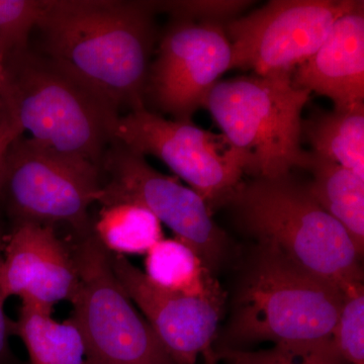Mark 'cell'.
Returning <instances> with one entry per match:
<instances>
[{"label": "cell", "instance_id": "obj_1", "mask_svg": "<svg viewBox=\"0 0 364 364\" xmlns=\"http://www.w3.org/2000/svg\"><path fill=\"white\" fill-rule=\"evenodd\" d=\"M157 13L154 1L48 0L43 55L117 111L145 107Z\"/></svg>", "mask_w": 364, "mask_h": 364}, {"label": "cell", "instance_id": "obj_2", "mask_svg": "<svg viewBox=\"0 0 364 364\" xmlns=\"http://www.w3.org/2000/svg\"><path fill=\"white\" fill-rule=\"evenodd\" d=\"M342 301L337 287L301 269L272 244L256 243L242 265L230 317L213 349L246 350L261 342L312 348L332 339Z\"/></svg>", "mask_w": 364, "mask_h": 364}, {"label": "cell", "instance_id": "obj_3", "mask_svg": "<svg viewBox=\"0 0 364 364\" xmlns=\"http://www.w3.org/2000/svg\"><path fill=\"white\" fill-rule=\"evenodd\" d=\"M226 207L256 243L272 244L342 293L363 284V257L348 232L293 174L241 182Z\"/></svg>", "mask_w": 364, "mask_h": 364}, {"label": "cell", "instance_id": "obj_4", "mask_svg": "<svg viewBox=\"0 0 364 364\" xmlns=\"http://www.w3.org/2000/svg\"><path fill=\"white\" fill-rule=\"evenodd\" d=\"M6 119L36 143L102 169L119 111L30 48L6 59Z\"/></svg>", "mask_w": 364, "mask_h": 364}, {"label": "cell", "instance_id": "obj_5", "mask_svg": "<svg viewBox=\"0 0 364 364\" xmlns=\"http://www.w3.org/2000/svg\"><path fill=\"white\" fill-rule=\"evenodd\" d=\"M312 93L291 76H240L220 80L208 91L207 109L228 142L247 158L246 174L274 178L303 168L304 107Z\"/></svg>", "mask_w": 364, "mask_h": 364}, {"label": "cell", "instance_id": "obj_6", "mask_svg": "<svg viewBox=\"0 0 364 364\" xmlns=\"http://www.w3.org/2000/svg\"><path fill=\"white\" fill-rule=\"evenodd\" d=\"M102 188L100 167L18 136L1 163L0 203L11 225L65 223L74 237L92 233L91 205Z\"/></svg>", "mask_w": 364, "mask_h": 364}, {"label": "cell", "instance_id": "obj_7", "mask_svg": "<svg viewBox=\"0 0 364 364\" xmlns=\"http://www.w3.org/2000/svg\"><path fill=\"white\" fill-rule=\"evenodd\" d=\"M70 243L79 275L72 320L88 364H176L119 284L109 252L92 233Z\"/></svg>", "mask_w": 364, "mask_h": 364}, {"label": "cell", "instance_id": "obj_8", "mask_svg": "<svg viewBox=\"0 0 364 364\" xmlns=\"http://www.w3.org/2000/svg\"><path fill=\"white\" fill-rule=\"evenodd\" d=\"M114 140L136 154L161 160L205 200L212 214L226 207L247 170V158L224 136L191 121L164 119L146 107L119 116Z\"/></svg>", "mask_w": 364, "mask_h": 364}, {"label": "cell", "instance_id": "obj_9", "mask_svg": "<svg viewBox=\"0 0 364 364\" xmlns=\"http://www.w3.org/2000/svg\"><path fill=\"white\" fill-rule=\"evenodd\" d=\"M102 172L107 178L102 181L100 207L133 203L147 208L176 238L191 246L214 274L229 259V238L193 189L152 168L145 157L116 140L105 152Z\"/></svg>", "mask_w": 364, "mask_h": 364}, {"label": "cell", "instance_id": "obj_10", "mask_svg": "<svg viewBox=\"0 0 364 364\" xmlns=\"http://www.w3.org/2000/svg\"><path fill=\"white\" fill-rule=\"evenodd\" d=\"M353 4L354 0H273L229 21L225 32L232 47L231 69L252 70L261 77L293 75Z\"/></svg>", "mask_w": 364, "mask_h": 364}, {"label": "cell", "instance_id": "obj_11", "mask_svg": "<svg viewBox=\"0 0 364 364\" xmlns=\"http://www.w3.org/2000/svg\"><path fill=\"white\" fill-rule=\"evenodd\" d=\"M231 63L225 26L172 18L151 64L145 95L176 121H191Z\"/></svg>", "mask_w": 364, "mask_h": 364}, {"label": "cell", "instance_id": "obj_12", "mask_svg": "<svg viewBox=\"0 0 364 364\" xmlns=\"http://www.w3.org/2000/svg\"><path fill=\"white\" fill-rule=\"evenodd\" d=\"M119 284L176 364H196L219 334L223 306L157 287L126 256L109 253Z\"/></svg>", "mask_w": 364, "mask_h": 364}, {"label": "cell", "instance_id": "obj_13", "mask_svg": "<svg viewBox=\"0 0 364 364\" xmlns=\"http://www.w3.org/2000/svg\"><path fill=\"white\" fill-rule=\"evenodd\" d=\"M79 275L70 243L61 240L55 227L33 223L11 225L6 235L0 267V293L52 306L70 301Z\"/></svg>", "mask_w": 364, "mask_h": 364}, {"label": "cell", "instance_id": "obj_14", "mask_svg": "<svg viewBox=\"0 0 364 364\" xmlns=\"http://www.w3.org/2000/svg\"><path fill=\"white\" fill-rule=\"evenodd\" d=\"M296 87L331 100L334 109L364 104V4L335 21L327 39L291 75Z\"/></svg>", "mask_w": 364, "mask_h": 364}, {"label": "cell", "instance_id": "obj_15", "mask_svg": "<svg viewBox=\"0 0 364 364\" xmlns=\"http://www.w3.org/2000/svg\"><path fill=\"white\" fill-rule=\"evenodd\" d=\"M53 313L52 306L21 301L18 318L11 320V335L23 341L30 364H88L77 325L70 317L58 322Z\"/></svg>", "mask_w": 364, "mask_h": 364}, {"label": "cell", "instance_id": "obj_16", "mask_svg": "<svg viewBox=\"0 0 364 364\" xmlns=\"http://www.w3.org/2000/svg\"><path fill=\"white\" fill-rule=\"evenodd\" d=\"M304 169L313 174L308 183L318 205L345 228L361 257L364 252V178L337 163L308 152Z\"/></svg>", "mask_w": 364, "mask_h": 364}, {"label": "cell", "instance_id": "obj_17", "mask_svg": "<svg viewBox=\"0 0 364 364\" xmlns=\"http://www.w3.org/2000/svg\"><path fill=\"white\" fill-rule=\"evenodd\" d=\"M144 273L163 289L224 306L226 296L214 273L191 246L179 239L157 242L146 253Z\"/></svg>", "mask_w": 364, "mask_h": 364}, {"label": "cell", "instance_id": "obj_18", "mask_svg": "<svg viewBox=\"0 0 364 364\" xmlns=\"http://www.w3.org/2000/svg\"><path fill=\"white\" fill-rule=\"evenodd\" d=\"M313 152L364 178V104L318 111L303 122Z\"/></svg>", "mask_w": 364, "mask_h": 364}, {"label": "cell", "instance_id": "obj_19", "mask_svg": "<svg viewBox=\"0 0 364 364\" xmlns=\"http://www.w3.org/2000/svg\"><path fill=\"white\" fill-rule=\"evenodd\" d=\"M161 223L150 210L133 203L102 205L92 231L109 253L143 255L162 240Z\"/></svg>", "mask_w": 364, "mask_h": 364}, {"label": "cell", "instance_id": "obj_20", "mask_svg": "<svg viewBox=\"0 0 364 364\" xmlns=\"http://www.w3.org/2000/svg\"><path fill=\"white\" fill-rule=\"evenodd\" d=\"M214 352L218 361L226 364H348L335 349L332 339L308 349L273 346L260 351L219 349Z\"/></svg>", "mask_w": 364, "mask_h": 364}, {"label": "cell", "instance_id": "obj_21", "mask_svg": "<svg viewBox=\"0 0 364 364\" xmlns=\"http://www.w3.org/2000/svg\"><path fill=\"white\" fill-rule=\"evenodd\" d=\"M332 342L348 364H364V287L355 284L343 293Z\"/></svg>", "mask_w": 364, "mask_h": 364}, {"label": "cell", "instance_id": "obj_22", "mask_svg": "<svg viewBox=\"0 0 364 364\" xmlns=\"http://www.w3.org/2000/svg\"><path fill=\"white\" fill-rule=\"evenodd\" d=\"M44 6L45 0H0V46L6 56L28 48Z\"/></svg>", "mask_w": 364, "mask_h": 364}, {"label": "cell", "instance_id": "obj_23", "mask_svg": "<svg viewBox=\"0 0 364 364\" xmlns=\"http://www.w3.org/2000/svg\"><path fill=\"white\" fill-rule=\"evenodd\" d=\"M157 11H165L172 18H188L226 26L250 6V1L239 0H191V1H154Z\"/></svg>", "mask_w": 364, "mask_h": 364}, {"label": "cell", "instance_id": "obj_24", "mask_svg": "<svg viewBox=\"0 0 364 364\" xmlns=\"http://www.w3.org/2000/svg\"><path fill=\"white\" fill-rule=\"evenodd\" d=\"M6 233L0 225V267H1L2 258H4V242H6ZM4 303L0 293V364H21L18 358L14 356L9 344L11 335V318H7L4 312Z\"/></svg>", "mask_w": 364, "mask_h": 364}, {"label": "cell", "instance_id": "obj_25", "mask_svg": "<svg viewBox=\"0 0 364 364\" xmlns=\"http://www.w3.org/2000/svg\"><path fill=\"white\" fill-rule=\"evenodd\" d=\"M21 135H23V133L20 130V128L16 124L11 123L9 119H4L0 124V163L4 159V154H6L9 145L18 136Z\"/></svg>", "mask_w": 364, "mask_h": 364}, {"label": "cell", "instance_id": "obj_26", "mask_svg": "<svg viewBox=\"0 0 364 364\" xmlns=\"http://www.w3.org/2000/svg\"><path fill=\"white\" fill-rule=\"evenodd\" d=\"M6 56L0 46V124L6 119V107H4V83H6Z\"/></svg>", "mask_w": 364, "mask_h": 364}, {"label": "cell", "instance_id": "obj_27", "mask_svg": "<svg viewBox=\"0 0 364 364\" xmlns=\"http://www.w3.org/2000/svg\"><path fill=\"white\" fill-rule=\"evenodd\" d=\"M203 364H219L217 358H215V352L213 347L208 348L207 351L203 352Z\"/></svg>", "mask_w": 364, "mask_h": 364}, {"label": "cell", "instance_id": "obj_28", "mask_svg": "<svg viewBox=\"0 0 364 364\" xmlns=\"http://www.w3.org/2000/svg\"><path fill=\"white\" fill-rule=\"evenodd\" d=\"M1 163H0V176H1Z\"/></svg>", "mask_w": 364, "mask_h": 364}]
</instances>
